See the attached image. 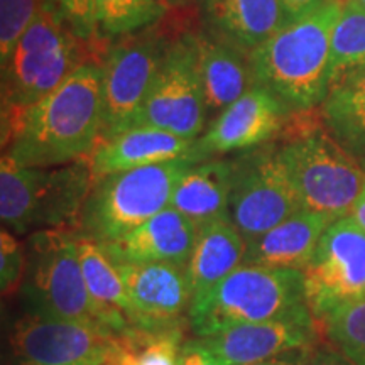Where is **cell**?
Here are the masks:
<instances>
[{
  "label": "cell",
  "mask_w": 365,
  "mask_h": 365,
  "mask_svg": "<svg viewBox=\"0 0 365 365\" xmlns=\"http://www.w3.org/2000/svg\"><path fill=\"white\" fill-rule=\"evenodd\" d=\"M102 68L90 61L2 125L4 154L33 168L90 159L102 137Z\"/></svg>",
  "instance_id": "cell-1"
},
{
  "label": "cell",
  "mask_w": 365,
  "mask_h": 365,
  "mask_svg": "<svg viewBox=\"0 0 365 365\" xmlns=\"http://www.w3.org/2000/svg\"><path fill=\"white\" fill-rule=\"evenodd\" d=\"M341 6L344 0H328L250 53L254 83L272 93L291 115L312 110L327 98L331 33Z\"/></svg>",
  "instance_id": "cell-2"
},
{
  "label": "cell",
  "mask_w": 365,
  "mask_h": 365,
  "mask_svg": "<svg viewBox=\"0 0 365 365\" xmlns=\"http://www.w3.org/2000/svg\"><path fill=\"white\" fill-rule=\"evenodd\" d=\"M95 185L90 159L63 166H22L4 154L0 163V217L9 232L76 230Z\"/></svg>",
  "instance_id": "cell-3"
},
{
  "label": "cell",
  "mask_w": 365,
  "mask_h": 365,
  "mask_svg": "<svg viewBox=\"0 0 365 365\" xmlns=\"http://www.w3.org/2000/svg\"><path fill=\"white\" fill-rule=\"evenodd\" d=\"M90 61L100 63L102 56L43 2L38 17L2 63V125Z\"/></svg>",
  "instance_id": "cell-4"
},
{
  "label": "cell",
  "mask_w": 365,
  "mask_h": 365,
  "mask_svg": "<svg viewBox=\"0 0 365 365\" xmlns=\"http://www.w3.org/2000/svg\"><path fill=\"white\" fill-rule=\"evenodd\" d=\"M191 21L186 14L176 17L166 14L156 24L112 41L100 61L103 112L100 140L135 125L168 49Z\"/></svg>",
  "instance_id": "cell-5"
},
{
  "label": "cell",
  "mask_w": 365,
  "mask_h": 365,
  "mask_svg": "<svg viewBox=\"0 0 365 365\" xmlns=\"http://www.w3.org/2000/svg\"><path fill=\"white\" fill-rule=\"evenodd\" d=\"M301 304H308L303 271L240 264L190 304L188 318L195 335L207 339L232 327L276 318Z\"/></svg>",
  "instance_id": "cell-6"
},
{
  "label": "cell",
  "mask_w": 365,
  "mask_h": 365,
  "mask_svg": "<svg viewBox=\"0 0 365 365\" xmlns=\"http://www.w3.org/2000/svg\"><path fill=\"white\" fill-rule=\"evenodd\" d=\"M193 164L185 158L100 178L85 203L78 234L97 244L127 235L170 207L178 181Z\"/></svg>",
  "instance_id": "cell-7"
},
{
  "label": "cell",
  "mask_w": 365,
  "mask_h": 365,
  "mask_svg": "<svg viewBox=\"0 0 365 365\" xmlns=\"http://www.w3.org/2000/svg\"><path fill=\"white\" fill-rule=\"evenodd\" d=\"M26 272L21 284L27 313L103 328L90 298L76 230H39L27 235ZM112 335V333H110Z\"/></svg>",
  "instance_id": "cell-8"
},
{
  "label": "cell",
  "mask_w": 365,
  "mask_h": 365,
  "mask_svg": "<svg viewBox=\"0 0 365 365\" xmlns=\"http://www.w3.org/2000/svg\"><path fill=\"white\" fill-rule=\"evenodd\" d=\"M277 149L301 208L333 218L350 215L365 186V170L327 129L301 124Z\"/></svg>",
  "instance_id": "cell-9"
},
{
  "label": "cell",
  "mask_w": 365,
  "mask_h": 365,
  "mask_svg": "<svg viewBox=\"0 0 365 365\" xmlns=\"http://www.w3.org/2000/svg\"><path fill=\"white\" fill-rule=\"evenodd\" d=\"M196 29L191 21L173 41L134 127H156L190 140L203 134L208 112L196 63Z\"/></svg>",
  "instance_id": "cell-10"
},
{
  "label": "cell",
  "mask_w": 365,
  "mask_h": 365,
  "mask_svg": "<svg viewBox=\"0 0 365 365\" xmlns=\"http://www.w3.org/2000/svg\"><path fill=\"white\" fill-rule=\"evenodd\" d=\"M232 161L230 220L250 244L301 210V203L276 144L244 150Z\"/></svg>",
  "instance_id": "cell-11"
},
{
  "label": "cell",
  "mask_w": 365,
  "mask_h": 365,
  "mask_svg": "<svg viewBox=\"0 0 365 365\" xmlns=\"http://www.w3.org/2000/svg\"><path fill=\"white\" fill-rule=\"evenodd\" d=\"M304 296L317 322L365 298V230L346 215L336 218L303 269Z\"/></svg>",
  "instance_id": "cell-12"
},
{
  "label": "cell",
  "mask_w": 365,
  "mask_h": 365,
  "mask_svg": "<svg viewBox=\"0 0 365 365\" xmlns=\"http://www.w3.org/2000/svg\"><path fill=\"white\" fill-rule=\"evenodd\" d=\"M125 336L27 313L14 327L12 365H105Z\"/></svg>",
  "instance_id": "cell-13"
},
{
  "label": "cell",
  "mask_w": 365,
  "mask_h": 365,
  "mask_svg": "<svg viewBox=\"0 0 365 365\" xmlns=\"http://www.w3.org/2000/svg\"><path fill=\"white\" fill-rule=\"evenodd\" d=\"M289 118L291 113L279 100L262 86L254 85L213 118L203 135L195 139L190 159L193 163L207 161L271 143Z\"/></svg>",
  "instance_id": "cell-14"
},
{
  "label": "cell",
  "mask_w": 365,
  "mask_h": 365,
  "mask_svg": "<svg viewBox=\"0 0 365 365\" xmlns=\"http://www.w3.org/2000/svg\"><path fill=\"white\" fill-rule=\"evenodd\" d=\"M317 319L308 304L279 317L232 327L202 339L230 365H252L287 352L309 350L317 341Z\"/></svg>",
  "instance_id": "cell-15"
},
{
  "label": "cell",
  "mask_w": 365,
  "mask_h": 365,
  "mask_svg": "<svg viewBox=\"0 0 365 365\" xmlns=\"http://www.w3.org/2000/svg\"><path fill=\"white\" fill-rule=\"evenodd\" d=\"M132 307V325L143 331L176 328L190 309L186 269L175 264L115 262Z\"/></svg>",
  "instance_id": "cell-16"
},
{
  "label": "cell",
  "mask_w": 365,
  "mask_h": 365,
  "mask_svg": "<svg viewBox=\"0 0 365 365\" xmlns=\"http://www.w3.org/2000/svg\"><path fill=\"white\" fill-rule=\"evenodd\" d=\"M196 12L205 34L249 56L294 21L281 0H198Z\"/></svg>",
  "instance_id": "cell-17"
},
{
  "label": "cell",
  "mask_w": 365,
  "mask_h": 365,
  "mask_svg": "<svg viewBox=\"0 0 365 365\" xmlns=\"http://www.w3.org/2000/svg\"><path fill=\"white\" fill-rule=\"evenodd\" d=\"M196 237L198 227L168 207L127 235L100 245L113 262H163L186 269Z\"/></svg>",
  "instance_id": "cell-18"
},
{
  "label": "cell",
  "mask_w": 365,
  "mask_h": 365,
  "mask_svg": "<svg viewBox=\"0 0 365 365\" xmlns=\"http://www.w3.org/2000/svg\"><path fill=\"white\" fill-rule=\"evenodd\" d=\"M195 140L156 127H132L120 134L102 139L90 156L95 181L113 173L153 166L176 159H190Z\"/></svg>",
  "instance_id": "cell-19"
},
{
  "label": "cell",
  "mask_w": 365,
  "mask_h": 365,
  "mask_svg": "<svg viewBox=\"0 0 365 365\" xmlns=\"http://www.w3.org/2000/svg\"><path fill=\"white\" fill-rule=\"evenodd\" d=\"M336 218L301 208L276 227L247 244L244 264L303 271L318 242Z\"/></svg>",
  "instance_id": "cell-20"
},
{
  "label": "cell",
  "mask_w": 365,
  "mask_h": 365,
  "mask_svg": "<svg viewBox=\"0 0 365 365\" xmlns=\"http://www.w3.org/2000/svg\"><path fill=\"white\" fill-rule=\"evenodd\" d=\"M195 49L205 105L208 118L213 120L255 85L250 58L232 46L210 38L202 27L195 31Z\"/></svg>",
  "instance_id": "cell-21"
},
{
  "label": "cell",
  "mask_w": 365,
  "mask_h": 365,
  "mask_svg": "<svg viewBox=\"0 0 365 365\" xmlns=\"http://www.w3.org/2000/svg\"><path fill=\"white\" fill-rule=\"evenodd\" d=\"M245 249L247 242L230 217L198 227L193 252L186 264V277L191 294L190 304L202 299L228 274L244 264Z\"/></svg>",
  "instance_id": "cell-22"
},
{
  "label": "cell",
  "mask_w": 365,
  "mask_h": 365,
  "mask_svg": "<svg viewBox=\"0 0 365 365\" xmlns=\"http://www.w3.org/2000/svg\"><path fill=\"white\" fill-rule=\"evenodd\" d=\"M234 161L207 159L195 163L173 191L170 207L190 218L196 227L230 217Z\"/></svg>",
  "instance_id": "cell-23"
},
{
  "label": "cell",
  "mask_w": 365,
  "mask_h": 365,
  "mask_svg": "<svg viewBox=\"0 0 365 365\" xmlns=\"http://www.w3.org/2000/svg\"><path fill=\"white\" fill-rule=\"evenodd\" d=\"M78 252L86 289L93 301L100 323L115 336L135 335L139 330L132 325V307L117 264L102 245L80 234Z\"/></svg>",
  "instance_id": "cell-24"
},
{
  "label": "cell",
  "mask_w": 365,
  "mask_h": 365,
  "mask_svg": "<svg viewBox=\"0 0 365 365\" xmlns=\"http://www.w3.org/2000/svg\"><path fill=\"white\" fill-rule=\"evenodd\" d=\"M319 107L328 134L365 170V65L335 81Z\"/></svg>",
  "instance_id": "cell-25"
},
{
  "label": "cell",
  "mask_w": 365,
  "mask_h": 365,
  "mask_svg": "<svg viewBox=\"0 0 365 365\" xmlns=\"http://www.w3.org/2000/svg\"><path fill=\"white\" fill-rule=\"evenodd\" d=\"M365 65V6L359 0H344L331 33L330 86L346 73ZM330 90V88H328Z\"/></svg>",
  "instance_id": "cell-26"
},
{
  "label": "cell",
  "mask_w": 365,
  "mask_h": 365,
  "mask_svg": "<svg viewBox=\"0 0 365 365\" xmlns=\"http://www.w3.org/2000/svg\"><path fill=\"white\" fill-rule=\"evenodd\" d=\"M170 9L166 0H95L100 36L108 43L156 24Z\"/></svg>",
  "instance_id": "cell-27"
},
{
  "label": "cell",
  "mask_w": 365,
  "mask_h": 365,
  "mask_svg": "<svg viewBox=\"0 0 365 365\" xmlns=\"http://www.w3.org/2000/svg\"><path fill=\"white\" fill-rule=\"evenodd\" d=\"M322 323L336 352L355 365H365V298L336 308Z\"/></svg>",
  "instance_id": "cell-28"
},
{
  "label": "cell",
  "mask_w": 365,
  "mask_h": 365,
  "mask_svg": "<svg viewBox=\"0 0 365 365\" xmlns=\"http://www.w3.org/2000/svg\"><path fill=\"white\" fill-rule=\"evenodd\" d=\"M43 2L53 9L73 34L78 36L103 58L110 43L100 36L97 16H95V0H43Z\"/></svg>",
  "instance_id": "cell-29"
},
{
  "label": "cell",
  "mask_w": 365,
  "mask_h": 365,
  "mask_svg": "<svg viewBox=\"0 0 365 365\" xmlns=\"http://www.w3.org/2000/svg\"><path fill=\"white\" fill-rule=\"evenodd\" d=\"M43 6V0H0V61L11 56L12 49L29 29Z\"/></svg>",
  "instance_id": "cell-30"
},
{
  "label": "cell",
  "mask_w": 365,
  "mask_h": 365,
  "mask_svg": "<svg viewBox=\"0 0 365 365\" xmlns=\"http://www.w3.org/2000/svg\"><path fill=\"white\" fill-rule=\"evenodd\" d=\"M27 264L26 245L16 234L2 228L0 234V289L2 296H12L21 291Z\"/></svg>",
  "instance_id": "cell-31"
},
{
  "label": "cell",
  "mask_w": 365,
  "mask_h": 365,
  "mask_svg": "<svg viewBox=\"0 0 365 365\" xmlns=\"http://www.w3.org/2000/svg\"><path fill=\"white\" fill-rule=\"evenodd\" d=\"M178 365H230L225 359L213 352L202 339L182 344Z\"/></svg>",
  "instance_id": "cell-32"
},
{
  "label": "cell",
  "mask_w": 365,
  "mask_h": 365,
  "mask_svg": "<svg viewBox=\"0 0 365 365\" xmlns=\"http://www.w3.org/2000/svg\"><path fill=\"white\" fill-rule=\"evenodd\" d=\"M303 365H355L345 359L344 355L336 350L328 349H309L307 355H304Z\"/></svg>",
  "instance_id": "cell-33"
},
{
  "label": "cell",
  "mask_w": 365,
  "mask_h": 365,
  "mask_svg": "<svg viewBox=\"0 0 365 365\" xmlns=\"http://www.w3.org/2000/svg\"><path fill=\"white\" fill-rule=\"evenodd\" d=\"M282 6L286 7V11L293 16V19H299V17L308 16L325 6L328 0H281Z\"/></svg>",
  "instance_id": "cell-34"
},
{
  "label": "cell",
  "mask_w": 365,
  "mask_h": 365,
  "mask_svg": "<svg viewBox=\"0 0 365 365\" xmlns=\"http://www.w3.org/2000/svg\"><path fill=\"white\" fill-rule=\"evenodd\" d=\"M308 350H299V352H287L277 357L262 360V362L252 364V365H303L304 364V355Z\"/></svg>",
  "instance_id": "cell-35"
},
{
  "label": "cell",
  "mask_w": 365,
  "mask_h": 365,
  "mask_svg": "<svg viewBox=\"0 0 365 365\" xmlns=\"http://www.w3.org/2000/svg\"><path fill=\"white\" fill-rule=\"evenodd\" d=\"M350 217H352L354 220L365 230V186L362 193H360V196L357 198V202H355L352 212H350Z\"/></svg>",
  "instance_id": "cell-36"
},
{
  "label": "cell",
  "mask_w": 365,
  "mask_h": 365,
  "mask_svg": "<svg viewBox=\"0 0 365 365\" xmlns=\"http://www.w3.org/2000/svg\"><path fill=\"white\" fill-rule=\"evenodd\" d=\"M193 0H166V4L171 9H181V7H188Z\"/></svg>",
  "instance_id": "cell-37"
},
{
  "label": "cell",
  "mask_w": 365,
  "mask_h": 365,
  "mask_svg": "<svg viewBox=\"0 0 365 365\" xmlns=\"http://www.w3.org/2000/svg\"><path fill=\"white\" fill-rule=\"evenodd\" d=\"M359 2H362V4H364V6H365V0H359Z\"/></svg>",
  "instance_id": "cell-38"
}]
</instances>
